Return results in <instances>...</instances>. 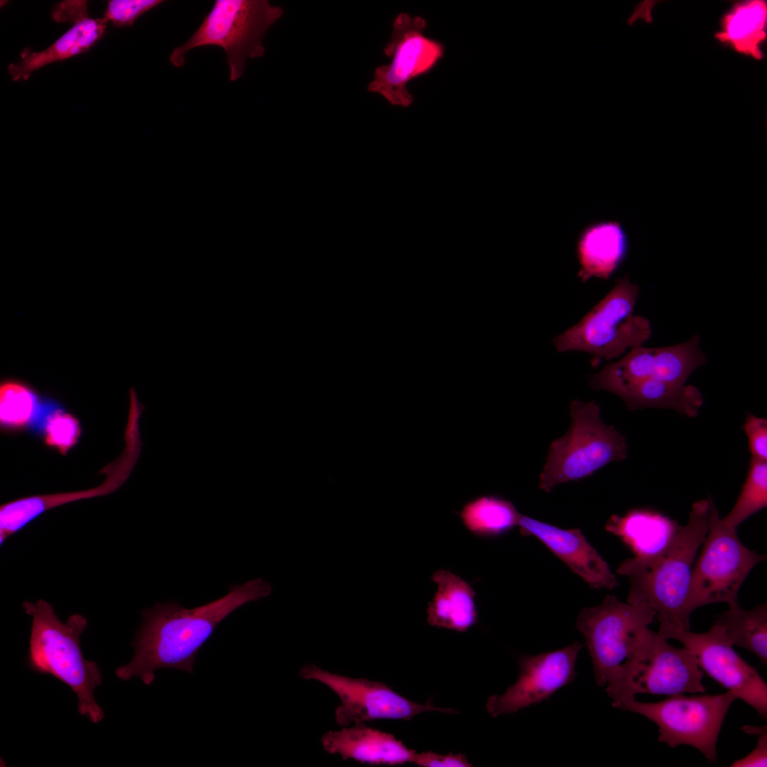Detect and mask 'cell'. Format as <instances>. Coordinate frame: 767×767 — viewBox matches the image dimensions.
<instances>
[{
    "instance_id": "18",
    "label": "cell",
    "mask_w": 767,
    "mask_h": 767,
    "mask_svg": "<svg viewBox=\"0 0 767 767\" xmlns=\"http://www.w3.org/2000/svg\"><path fill=\"white\" fill-rule=\"evenodd\" d=\"M518 526L521 534L540 540L592 587L612 589L619 585L607 562L580 529H562L523 515Z\"/></svg>"
},
{
    "instance_id": "3",
    "label": "cell",
    "mask_w": 767,
    "mask_h": 767,
    "mask_svg": "<svg viewBox=\"0 0 767 767\" xmlns=\"http://www.w3.org/2000/svg\"><path fill=\"white\" fill-rule=\"evenodd\" d=\"M22 607L32 617L27 664L34 672L50 675L68 685L78 697V712L94 724L104 717L94 691L102 683V673L94 661L84 658L80 637L87 619L73 614L60 621L45 600L24 602Z\"/></svg>"
},
{
    "instance_id": "25",
    "label": "cell",
    "mask_w": 767,
    "mask_h": 767,
    "mask_svg": "<svg viewBox=\"0 0 767 767\" xmlns=\"http://www.w3.org/2000/svg\"><path fill=\"white\" fill-rule=\"evenodd\" d=\"M720 629L724 639L731 646L744 648L767 663V604L763 603L751 609L739 605L717 616L714 623Z\"/></svg>"
},
{
    "instance_id": "11",
    "label": "cell",
    "mask_w": 767,
    "mask_h": 767,
    "mask_svg": "<svg viewBox=\"0 0 767 767\" xmlns=\"http://www.w3.org/2000/svg\"><path fill=\"white\" fill-rule=\"evenodd\" d=\"M427 22L421 16L399 13L384 53L391 63L377 67L367 89L383 96L391 104L408 107L414 98L407 89L411 80L430 72L441 60V42L425 36Z\"/></svg>"
},
{
    "instance_id": "10",
    "label": "cell",
    "mask_w": 767,
    "mask_h": 767,
    "mask_svg": "<svg viewBox=\"0 0 767 767\" xmlns=\"http://www.w3.org/2000/svg\"><path fill=\"white\" fill-rule=\"evenodd\" d=\"M655 616L653 609L622 602L613 595H607L598 606L581 610L576 628L584 637L598 685H606L630 656Z\"/></svg>"
},
{
    "instance_id": "30",
    "label": "cell",
    "mask_w": 767,
    "mask_h": 767,
    "mask_svg": "<svg viewBox=\"0 0 767 767\" xmlns=\"http://www.w3.org/2000/svg\"><path fill=\"white\" fill-rule=\"evenodd\" d=\"M163 2L162 0L109 1L102 19L117 27L132 26L140 16Z\"/></svg>"
},
{
    "instance_id": "12",
    "label": "cell",
    "mask_w": 767,
    "mask_h": 767,
    "mask_svg": "<svg viewBox=\"0 0 767 767\" xmlns=\"http://www.w3.org/2000/svg\"><path fill=\"white\" fill-rule=\"evenodd\" d=\"M658 633L680 642L695 656L698 665L712 679L767 717V685L758 670L745 661L714 624L705 633H693L660 623Z\"/></svg>"
},
{
    "instance_id": "13",
    "label": "cell",
    "mask_w": 767,
    "mask_h": 767,
    "mask_svg": "<svg viewBox=\"0 0 767 767\" xmlns=\"http://www.w3.org/2000/svg\"><path fill=\"white\" fill-rule=\"evenodd\" d=\"M299 675L303 679L322 682L338 696L340 704L335 709L334 715L336 722L342 727L381 719L409 720L425 712H456L435 707L430 701L425 704L414 702L383 682L332 673L314 664L302 667Z\"/></svg>"
},
{
    "instance_id": "32",
    "label": "cell",
    "mask_w": 767,
    "mask_h": 767,
    "mask_svg": "<svg viewBox=\"0 0 767 767\" xmlns=\"http://www.w3.org/2000/svg\"><path fill=\"white\" fill-rule=\"evenodd\" d=\"M741 729L747 734L756 736L758 743L755 749L746 756L731 763V767L766 766L767 765V726L754 727L745 725Z\"/></svg>"
},
{
    "instance_id": "2",
    "label": "cell",
    "mask_w": 767,
    "mask_h": 767,
    "mask_svg": "<svg viewBox=\"0 0 767 767\" xmlns=\"http://www.w3.org/2000/svg\"><path fill=\"white\" fill-rule=\"evenodd\" d=\"M709 501H695L687 523L653 554L628 558L616 570L628 577L627 602L653 609L660 623L690 630L687 608L692 568L708 531Z\"/></svg>"
},
{
    "instance_id": "7",
    "label": "cell",
    "mask_w": 767,
    "mask_h": 767,
    "mask_svg": "<svg viewBox=\"0 0 767 767\" xmlns=\"http://www.w3.org/2000/svg\"><path fill=\"white\" fill-rule=\"evenodd\" d=\"M639 291L628 274L617 278L610 292L580 321L553 339L556 349L611 360L643 345L652 329L646 317L634 314Z\"/></svg>"
},
{
    "instance_id": "21",
    "label": "cell",
    "mask_w": 767,
    "mask_h": 767,
    "mask_svg": "<svg viewBox=\"0 0 767 767\" xmlns=\"http://www.w3.org/2000/svg\"><path fill=\"white\" fill-rule=\"evenodd\" d=\"M431 579L437 589L428 604V623L437 628L467 631L477 619L473 588L459 576L445 570L435 571Z\"/></svg>"
},
{
    "instance_id": "1",
    "label": "cell",
    "mask_w": 767,
    "mask_h": 767,
    "mask_svg": "<svg viewBox=\"0 0 767 767\" xmlns=\"http://www.w3.org/2000/svg\"><path fill=\"white\" fill-rule=\"evenodd\" d=\"M271 593L270 583L256 578L232 587L222 598L193 609L168 602L144 610L142 624L131 643L133 658L116 670V675L122 680L138 678L149 685L159 669L192 674L197 653L217 626L240 606Z\"/></svg>"
},
{
    "instance_id": "15",
    "label": "cell",
    "mask_w": 767,
    "mask_h": 767,
    "mask_svg": "<svg viewBox=\"0 0 767 767\" xmlns=\"http://www.w3.org/2000/svg\"><path fill=\"white\" fill-rule=\"evenodd\" d=\"M582 646L577 641L559 650L519 658V675L504 693L489 697L486 708L494 717L516 713L548 700L576 678Z\"/></svg>"
},
{
    "instance_id": "22",
    "label": "cell",
    "mask_w": 767,
    "mask_h": 767,
    "mask_svg": "<svg viewBox=\"0 0 767 767\" xmlns=\"http://www.w3.org/2000/svg\"><path fill=\"white\" fill-rule=\"evenodd\" d=\"M678 528L668 518L645 509L632 510L623 516L614 515L606 526L608 531L619 536L638 556L662 549Z\"/></svg>"
},
{
    "instance_id": "24",
    "label": "cell",
    "mask_w": 767,
    "mask_h": 767,
    "mask_svg": "<svg viewBox=\"0 0 767 767\" xmlns=\"http://www.w3.org/2000/svg\"><path fill=\"white\" fill-rule=\"evenodd\" d=\"M767 4L761 0L736 4L723 20L716 34L721 42L756 59L763 57L761 44L766 38Z\"/></svg>"
},
{
    "instance_id": "20",
    "label": "cell",
    "mask_w": 767,
    "mask_h": 767,
    "mask_svg": "<svg viewBox=\"0 0 767 767\" xmlns=\"http://www.w3.org/2000/svg\"><path fill=\"white\" fill-rule=\"evenodd\" d=\"M627 235L616 221H598L585 226L578 235L576 253L578 277L583 282L592 278L609 279L625 259Z\"/></svg>"
},
{
    "instance_id": "29",
    "label": "cell",
    "mask_w": 767,
    "mask_h": 767,
    "mask_svg": "<svg viewBox=\"0 0 767 767\" xmlns=\"http://www.w3.org/2000/svg\"><path fill=\"white\" fill-rule=\"evenodd\" d=\"M44 434L45 444L65 455L77 444L81 435V427L79 420L72 415L49 406Z\"/></svg>"
},
{
    "instance_id": "4",
    "label": "cell",
    "mask_w": 767,
    "mask_h": 767,
    "mask_svg": "<svg viewBox=\"0 0 767 767\" xmlns=\"http://www.w3.org/2000/svg\"><path fill=\"white\" fill-rule=\"evenodd\" d=\"M572 423L568 431L550 445L540 473L539 487L550 491L558 484L594 474L627 455L626 438L600 417L595 401H573L570 406Z\"/></svg>"
},
{
    "instance_id": "9",
    "label": "cell",
    "mask_w": 767,
    "mask_h": 767,
    "mask_svg": "<svg viewBox=\"0 0 767 767\" xmlns=\"http://www.w3.org/2000/svg\"><path fill=\"white\" fill-rule=\"evenodd\" d=\"M736 699L730 690L719 695H677L657 702H642L631 697L621 701L616 708L639 714L656 723L660 742L670 748L691 746L709 763H716L718 736L730 705Z\"/></svg>"
},
{
    "instance_id": "14",
    "label": "cell",
    "mask_w": 767,
    "mask_h": 767,
    "mask_svg": "<svg viewBox=\"0 0 767 767\" xmlns=\"http://www.w3.org/2000/svg\"><path fill=\"white\" fill-rule=\"evenodd\" d=\"M700 340V336L695 334L675 345L633 347L621 359L593 375L589 386L618 396L628 387L648 379L685 384L690 375L707 361Z\"/></svg>"
},
{
    "instance_id": "17",
    "label": "cell",
    "mask_w": 767,
    "mask_h": 767,
    "mask_svg": "<svg viewBox=\"0 0 767 767\" xmlns=\"http://www.w3.org/2000/svg\"><path fill=\"white\" fill-rule=\"evenodd\" d=\"M136 454L125 447L121 455L100 470L106 478L97 487L77 491L33 495L4 504L0 507V543L26 527L45 511L75 501L111 494L126 481L136 459Z\"/></svg>"
},
{
    "instance_id": "26",
    "label": "cell",
    "mask_w": 767,
    "mask_h": 767,
    "mask_svg": "<svg viewBox=\"0 0 767 767\" xmlns=\"http://www.w3.org/2000/svg\"><path fill=\"white\" fill-rule=\"evenodd\" d=\"M521 515L510 501L495 495H483L465 504L459 517L471 533L489 538L504 534L518 526Z\"/></svg>"
},
{
    "instance_id": "31",
    "label": "cell",
    "mask_w": 767,
    "mask_h": 767,
    "mask_svg": "<svg viewBox=\"0 0 767 767\" xmlns=\"http://www.w3.org/2000/svg\"><path fill=\"white\" fill-rule=\"evenodd\" d=\"M751 458L767 461V420L748 413L744 424Z\"/></svg>"
},
{
    "instance_id": "6",
    "label": "cell",
    "mask_w": 767,
    "mask_h": 767,
    "mask_svg": "<svg viewBox=\"0 0 767 767\" xmlns=\"http://www.w3.org/2000/svg\"><path fill=\"white\" fill-rule=\"evenodd\" d=\"M282 15L281 7L266 0H216L198 29L173 50L169 60L180 67L188 51L217 45L227 54L229 80L236 81L243 74L247 58L264 55L263 36Z\"/></svg>"
},
{
    "instance_id": "5",
    "label": "cell",
    "mask_w": 767,
    "mask_h": 767,
    "mask_svg": "<svg viewBox=\"0 0 767 767\" xmlns=\"http://www.w3.org/2000/svg\"><path fill=\"white\" fill-rule=\"evenodd\" d=\"M703 671L688 649L670 645L646 629L630 656L613 673L606 692L616 708L639 693L673 696L704 692Z\"/></svg>"
},
{
    "instance_id": "28",
    "label": "cell",
    "mask_w": 767,
    "mask_h": 767,
    "mask_svg": "<svg viewBox=\"0 0 767 767\" xmlns=\"http://www.w3.org/2000/svg\"><path fill=\"white\" fill-rule=\"evenodd\" d=\"M766 505L767 461L751 458L746 480L737 500L722 520L727 524L737 528Z\"/></svg>"
},
{
    "instance_id": "19",
    "label": "cell",
    "mask_w": 767,
    "mask_h": 767,
    "mask_svg": "<svg viewBox=\"0 0 767 767\" xmlns=\"http://www.w3.org/2000/svg\"><path fill=\"white\" fill-rule=\"evenodd\" d=\"M321 744L328 754L370 765L413 763L415 754L393 734L363 723L339 731H328L321 737Z\"/></svg>"
},
{
    "instance_id": "27",
    "label": "cell",
    "mask_w": 767,
    "mask_h": 767,
    "mask_svg": "<svg viewBox=\"0 0 767 767\" xmlns=\"http://www.w3.org/2000/svg\"><path fill=\"white\" fill-rule=\"evenodd\" d=\"M43 406L29 387L18 381L4 382L0 387V423L1 427L20 429L40 414Z\"/></svg>"
},
{
    "instance_id": "23",
    "label": "cell",
    "mask_w": 767,
    "mask_h": 767,
    "mask_svg": "<svg viewBox=\"0 0 767 767\" xmlns=\"http://www.w3.org/2000/svg\"><path fill=\"white\" fill-rule=\"evenodd\" d=\"M618 396L631 410L669 408L688 417L696 416L703 403L702 393L694 386L653 379L635 384Z\"/></svg>"
},
{
    "instance_id": "33",
    "label": "cell",
    "mask_w": 767,
    "mask_h": 767,
    "mask_svg": "<svg viewBox=\"0 0 767 767\" xmlns=\"http://www.w3.org/2000/svg\"><path fill=\"white\" fill-rule=\"evenodd\" d=\"M413 763L422 767H470L467 757L462 754L440 755L427 751L415 754Z\"/></svg>"
},
{
    "instance_id": "16",
    "label": "cell",
    "mask_w": 767,
    "mask_h": 767,
    "mask_svg": "<svg viewBox=\"0 0 767 767\" xmlns=\"http://www.w3.org/2000/svg\"><path fill=\"white\" fill-rule=\"evenodd\" d=\"M52 17L58 22L71 21L73 26L43 50L25 48L20 61L8 66L13 81L26 80L34 71L48 64L87 52L106 31L107 23L102 18L89 17L86 1H62L53 7Z\"/></svg>"
},
{
    "instance_id": "8",
    "label": "cell",
    "mask_w": 767,
    "mask_h": 767,
    "mask_svg": "<svg viewBox=\"0 0 767 767\" xmlns=\"http://www.w3.org/2000/svg\"><path fill=\"white\" fill-rule=\"evenodd\" d=\"M708 531L695 560L688 591L690 614L706 604L724 602L739 605L738 594L751 570L766 560V555L747 548L736 528L724 523L709 497Z\"/></svg>"
}]
</instances>
